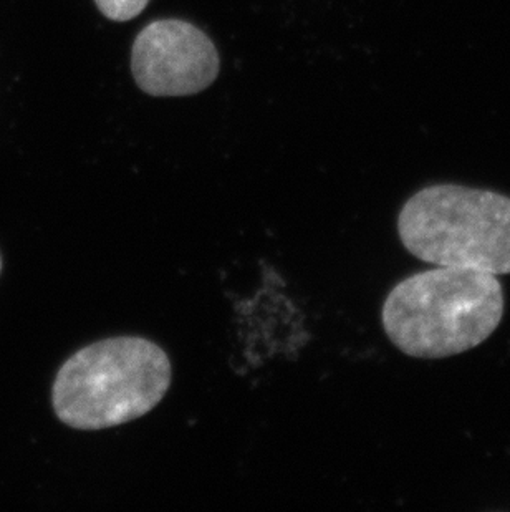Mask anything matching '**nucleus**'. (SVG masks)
<instances>
[{
    "instance_id": "6",
    "label": "nucleus",
    "mask_w": 510,
    "mask_h": 512,
    "mask_svg": "<svg viewBox=\"0 0 510 512\" xmlns=\"http://www.w3.org/2000/svg\"><path fill=\"white\" fill-rule=\"evenodd\" d=\"M0 271H2V259H0Z\"/></svg>"
},
{
    "instance_id": "2",
    "label": "nucleus",
    "mask_w": 510,
    "mask_h": 512,
    "mask_svg": "<svg viewBox=\"0 0 510 512\" xmlns=\"http://www.w3.org/2000/svg\"><path fill=\"white\" fill-rule=\"evenodd\" d=\"M171 378L168 353L151 340H100L73 353L58 370L53 411L73 430H108L154 410L168 393Z\"/></svg>"
},
{
    "instance_id": "3",
    "label": "nucleus",
    "mask_w": 510,
    "mask_h": 512,
    "mask_svg": "<svg viewBox=\"0 0 510 512\" xmlns=\"http://www.w3.org/2000/svg\"><path fill=\"white\" fill-rule=\"evenodd\" d=\"M409 254L434 266L510 274V198L461 184L419 189L398 214Z\"/></svg>"
},
{
    "instance_id": "1",
    "label": "nucleus",
    "mask_w": 510,
    "mask_h": 512,
    "mask_svg": "<svg viewBox=\"0 0 510 512\" xmlns=\"http://www.w3.org/2000/svg\"><path fill=\"white\" fill-rule=\"evenodd\" d=\"M506 310L494 274L438 266L396 284L386 295L381 324L401 353L441 360L469 352L501 325Z\"/></svg>"
},
{
    "instance_id": "5",
    "label": "nucleus",
    "mask_w": 510,
    "mask_h": 512,
    "mask_svg": "<svg viewBox=\"0 0 510 512\" xmlns=\"http://www.w3.org/2000/svg\"><path fill=\"white\" fill-rule=\"evenodd\" d=\"M150 0H95L106 19L113 22H128L146 9Z\"/></svg>"
},
{
    "instance_id": "4",
    "label": "nucleus",
    "mask_w": 510,
    "mask_h": 512,
    "mask_svg": "<svg viewBox=\"0 0 510 512\" xmlns=\"http://www.w3.org/2000/svg\"><path fill=\"white\" fill-rule=\"evenodd\" d=\"M219 54L211 39L184 20H156L141 30L131 50L138 87L153 97H189L219 75Z\"/></svg>"
}]
</instances>
